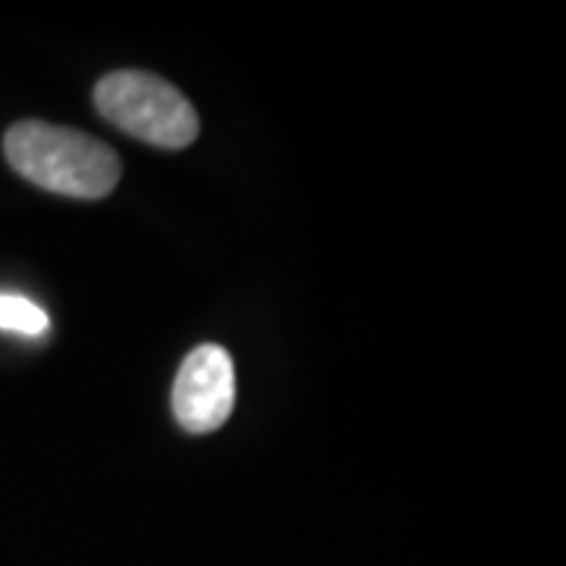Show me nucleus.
I'll use <instances>...</instances> for the list:
<instances>
[{
    "mask_svg": "<svg viewBox=\"0 0 566 566\" xmlns=\"http://www.w3.org/2000/svg\"><path fill=\"white\" fill-rule=\"evenodd\" d=\"M3 150L13 171L55 195L101 200L122 179V160L105 142L66 126L13 124Z\"/></svg>",
    "mask_w": 566,
    "mask_h": 566,
    "instance_id": "nucleus-1",
    "label": "nucleus"
},
{
    "mask_svg": "<svg viewBox=\"0 0 566 566\" xmlns=\"http://www.w3.org/2000/svg\"><path fill=\"white\" fill-rule=\"evenodd\" d=\"M95 105L105 122L166 150H181L200 134L195 105L174 84L147 71L105 74L95 87Z\"/></svg>",
    "mask_w": 566,
    "mask_h": 566,
    "instance_id": "nucleus-2",
    "label": "nucleus"
},
{
    "mask_svg": "<svg viewBox=\"0 0 566 566\" xmlns=\"http://www.w3.org/2000/svg\"><path fill=\"white\" fill-rule=\"evenodd\" d=\"M237 399V378L229 352L202 344L187 354L174 384V417L187 433H212L229 420Z\"/></svg>",
    "mask_w": 566,
    "mask_h": 566,
    "instance_id": "nucleus-3",
    "label": "nucleus"
},
{
    "mask_svg": "<svg viewBox=\"0 0 566 566\" xmlns=\"http://www.w3.org/2000/svg\"><path fill=\"white\" fill-rule=\"evenodd\" d=\"M0 328L17 331L24 336H42L51 328V317L40 304L24 300V296L0 294Z\"/></svg>",
    "mask_w": 566,
    "mask_h": 566,
    "instance_id": "nucleus-4",
    "label": "nucleus"
}]
</instances>
